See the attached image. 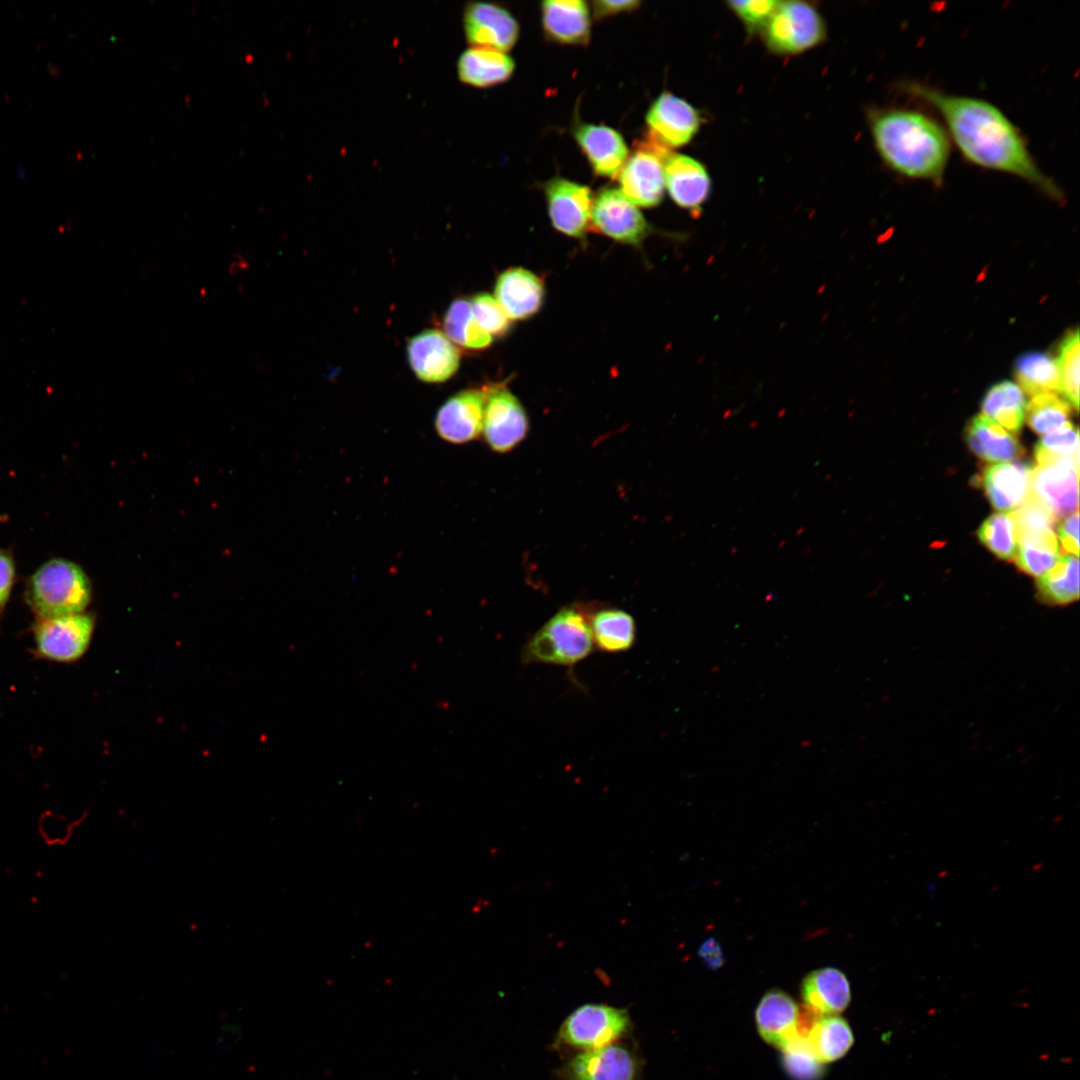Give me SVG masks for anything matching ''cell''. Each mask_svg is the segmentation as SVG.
Instances as JSON below:
<instances>
[{
    "label": "cell",
    "mask_w": 1080,
    "mask_h": 1080,
    "mask_svg": "<svg viewBox=\"0 0 1080 1080\" xmlns=\"http://www.w3.org/2000/svg\"><path fill=\"white\" fill-rule=\"evenodd\" d=\"M1079 459H1054L1032 471L1031 494L1058 519L1078 511Z\"/></svg>",
    "instance_id": "cell-13"
},
{
    "label": "cell",
    "mask_w": 1080,
    "mask_h": 1080,
    "mask_svg": "<svg viewBox=\"0 0 1080 1080\" xmlns=\"http://www.w3.org/2000/svg\"><path fill=\"white\" fill-rule=\"evenodd\" d=\"M698 953L704 963L711 969L720 968L725 961L722 948L714 938L704 941Z\"/></svg>",
    "instance_id": "cell-45"
},
{
    "label": "cell",
    "mask_w": 1080,
    "mask_h": 1080,
    "mask_svg": "<svg viewBox=\"0 0 1080 1080\" xmlns=\"http://www.w3.org/2000/svg\"><path fill=\"white\" fill-rule=\"evenodd\" d=\"M1026 401L1022 389L1010 381L992 386L985 394L982 415L1007 431L1017 432L1025 418Z\"/></svg>",
    "instance_id": "cell-29"
},
{
    "label": "cell",
    "mask_w": 1080,
    "mask_h": 1080,
    "mask_svg": "<svg viewBox=\"0 0 1080 1080\" xmlns=\"http://www.w3.org/2000/svg\"><path fill=\"white\" fill-rule=\"evenodd\" d=\"M762 33L769 51L790 56L822 43L827 30L823 17L812 4L780 1Z\"/></svg>",
    "instance_id": "cell-5"
},
{
    "label": "cell",
    "mask_w": 1080,
    "mask_h": 1080,
    "mask_svg": "<svg viewBox=\"0 0 1080 1080\" xmlns=\"http://www.w3.org/2000/svg\"><path fill=\"white\" fill-rule=\"evenodd\" d=\"M1041 601L1051 605H1066L1079 598V561L1073 555L1060 556L1057 562L1037 580Z\"/></svg>",
    "instance_id": "cell-30"
},
{
    "label": "cell",
    "mask_w": 1080,
    "mask_h": 1080,
    "mask_svg": "<svg viewBox=\"0 0 1080 1080\" xmlns=\"http://www.w3.org/2000/svg\"><path fill=\"white\" fill-rule=\"evenodd\" d=\"M970 450L987 462H1006L1022 453L1018 439L1002 426L983 415L973 417L966 428Z\"/></svg>",
    "instance_id": "cell-26"
},
{
    "label": "cell",
    "mask_w": 1080,
    "mask_h": 1080,
    "mask_svg": "<svg viewBox=\"0 0 1080 1080\" xmlns=\"http://www.w3.org/2000/svg\"><path fill=\"white\" fill-rule=\"evenodd\" d=\"M1033 468L1022 462H1000L983 469L977 482L993 507L1012 512L1030 495Z\"/></svg>",
    "instance_id": "cell-20"
},
{
    "label": "cell",
    "mask_w": 1080,
    "mask_h": 1080,
    "mask_svg": "<svg viewBox=\"0 0 1080 1080\" xmlns=\"http://www.w3.org/2000/svg\"><path fill=\"white\" fill-rule=\"evenodd\" d=\"M1059 548L1054 531L1018 536L1015 564L1024 573L1039 577L1059 559Z\"/></svg>",
    "instance_id": "cell-32"
},
{
    "label": "cell",
    "mask_w": 1080,
    "mask_h": 1080,
    "mask_svg": "<svg viewBox=\"0 0 1080 1080\" xmlns=\"http://www.w3.org/2000/svg\"><path fill=\"white\" fill-rule=\"evenodd\" d=\"M470 304L477 323L489 335L502 336L509 330L510 319L495 297L479 293L472 298Z\"/></svg>",
    "instance_id": "cell-40"
},
{
    "label": "cell",
    "mask_w": 1080,
    "mask_h": 1080,
    "mask_svg": "<svg viewBox=\"0 0 1080 1080\" xmlns=\"http://www.w3.org/2000/svg\"><path fill=\"white\" fill-rule=\"evenodd\" d=\"M641 2L637 0H597L592 2L593 14L597 20L616 15L622 12H630L637 9Z\"/></svg>",
    "instance_id": "cell-44"
},
{
    "label": "cell",
    "mask_w": 1080,
    "mask_h": 1080,
    "mask_svg": "<svg viewBox=\"0 0 1080 1080\" xmlns=\"http://www.w3.org/2000/svg\"><path fill=\"white\" fill-rule=\"evenodd\" d=\"M15 577L16 568L11 552L0 548V616L9 600Z\"/></svg>",
    "instance_id": "cell-42"
},
{
    "label": "cell",
    "mask_w": 1080,
    "mask_h": 1080,
    "mask_svg": "<svg viewBox=\"0 0 1080 1080\" xmlns=\"http://www.w3.org/2000/svg\"><path fill=\"white\" fill-rule=\"evenodd\" d=\"M515 70V62L507 53L480 47H470L457 61L459 80L475 88H487L507 81Z\"/></svg>",
    "instance_id": "cell-25"
},
{
    "label": "cell",
    "mask_w": 1080,
    "mask_h": 1080,
    "mask_svg": "<svg viewBox=\"0 0 1080 1080\" xmlns=\"http://www.w3.org/2000/svg\"><path fill=\"white\" fill-rule=\"evenodd\" d=\"M783 1066L792 1080H820L823 1064L811 1052L805 1038H796L782 1050Z\"/></svg>",
    "instance_id": "cell-38"
},
{
    "label": "cell",
    "mask_w": 1080,
    "mask_h": 1080,
    "mask_svg": "<svg viewBox=\"0 0 1080 1080\" xmlns=\"http://www.w3.org/2000/svg\"><path fill=\"white\" fill-rule=\"evenodd\" d=\"M780 1L744 0L728 1L727 5L740 19L747 33L754 35L763 32Z\"/></svg>",
    "instance_id": "cell-41"
},
{
    "label": "cell",
    "mask_w": 1080,
    "mask_h": 1080,
    "mask_svg": "<svg viewBox=\"0 0 1080 1080\" xmlns=\"http://www.w3.org/2000/svg\"><path fill=\"white\" fill-rule=\"evenodd\" d=\"M665 186L672 200L681 208L697 213L711 191V179L698 160L671 153L664 163Z\"/></svg>",
    "instance_id": "cell-19"
},
{
    "label": "cell",
    "mask_w": 1080,
    "mask_h": 1080,
    "mask_svg": "<svg viewBox=\"0 0 1080 1080\" xmlns=\"http://www.w3.org/2000/svg\"><path fill=\"white\" fill-rule=\"evenodd\" d=\"M463 27L471 47L506 53L519 37L515 17L506 8L491 2H469L463 13Z\"/></svg>",
    "instance_id": "cell-14"
},
{
    "label": "cell",
    "mask_w": 1080,
    "mask_h": 1080,
    "mask_svg": "<svg viewBox=\"0 0 1080 1080\" xmlns=\"http://www.w3.org/2000/svg\"><path fill=\"white\" fill-rule=\"evenodd\" d=\"M626 1009L606 1004H585L575 1009L562 1023L559 1040L583 1051L615 1043L630 1028Z\"/></svg>",
    "instance_id": "cell-6"
},
{
    "label": "cell",
    "mask_w": 1080,
    "mask_h": 1080,
    "mask_svg": "<svg viewBox=\"0 0 1080 1080\" xmlns=\"http://www.w3.org/2000/svg\"><path fill=\"white\" fill-rule=\"evenodd\" d=\"M543 298L542 280L525 268L507 269L497 278L495 299L510 320L533 316L542 306Z\"/></svg>",
    "instance_id": "cell-21"
},
{
    "label": "cell",
    "mask_w": 1080,
    "mask_h": 1080,
    "mask_svg": "<svg viewBox=\"0 0 1080 1080\" xmlns=\"http://www.w3.org/2000/svg\"><path fill=\"white\" fill-rule=\"evenodd\" d=\"M799 1006L786 992L772 989L761 998L755 1021L760 1036L782 1050L798 1037Z\"/></svg>",
    "instance_id": "cell-23"
},
{
    "label": "cell",
    "mask_w": 1080,
    "mask_h": 1080,
    "mask_svg": "<svg viewBox=\"0 0 1080 1080\" xmlns=\"http://www.w3.org/2000/svg\"><path fill=\"white\" fill-rule=\"evenodd\" d=\"M541 21L546 37L564 45H587L590 40V10L582 0L541 2Z\"/></svg>",
    "instance_id": "cell-22"
},
{
    "label": "cell",
    "mask_w": 1080,
    "mask_h": 1080,
    "mask_svg": "<svg viewBox=\"0 0 1080 1080\" xmlns=\"http://www.w3.org/2000/svg\"><path fill=\"white\" fill-rule=\"evenodd\" d=\"M1036 464L1050 459H1079L1078 429L1067 422L1062 427L1045 434L1034 450Z\"/></svg>",
    "instance_id": "cell-37"
},
{
    "label": "cell",
    "mask_w": 1080,
    "mask_h": 1080,
    "mask_svg": "<svg viewBox=\"0 0 1080 1080\" xmlns=\"http://www.w3.org/2000/svg\"><path fill=\"white\" fill-rule=\"evenodd\" d=\"M528 430L527 414L517 397L504 387L488 388L482 433L489 448L507 453L525 439Z\"/></svg>",
    "instance_id": "cell-9"
},
{
    "label": "cell",
    "mask_w": 1080,
    "mask_h": 1080,
    "mask_svg": "<svg viewBox=\"0 0 1080 1080\" xmlns=\"http://www.w3.org/2000/svg\"><path fill=\"white\" fill-rule=\"evenodd\" d=\"M803 1005L819 1016L839 1015L850 1004L851 987L846 975L834 967L811 971L800 987Z\"/></svg>",
    "instance_id": "cell-24"
},
{
    "label": "cell",
    "mask_w": 1080,
    "mask_h": 1080,
    "mask_svg": "<svg viewBox=\"0 0 1080 1080\" xmlns=\"http://www.w3.org/2000/svg\"><path fill=\"white\" fill-rule=\"evenodd\" d=\"M567 1080H636L637 1061L623 1045L610 1044L582 1051L563 1070Z\"/></svg>",
    "instance_id": "cell-17"
},
{
    "label": "cell",
    "mask_w": 1080,
    "mask_h": 1080,
    "mask_svg": "<svg viewBox=\"0 0 1080 1080\" xmlns=\"http://www.w3.org/2000/svg\"><path fill=\"white\" fill-rule=\"evenodd\" d=\"M573 136L595 175L610 179L618 177L629 151L617 130L604 125L580 123L574 128Z\"/></svg>",
    "instance_id": "cell-18"
},
{
    "label": "cell",
    "mask_w": 1080,
    "mask_h": 1080,
    "mask_svg": "<svg viewBox=\"0 0 1080 1080\" xmlns=\"http://www.w3.org/2000/svg\"><path fill=\"white\" fill-rule=\"evenodd\" d=\"M670 150L648 138L626 160L618 179L620 191L635 206L652 208L663 198L664 163Z\"/></svg>",
    "instance_id": "cell-7"
},
{
    "label": "cell",
    "mask_w": 1080,
    "mask_h": 1080,
    "mask_svg": "<svg viewBox=\"0 0 1080 1080\" xmlns=\"http://www.w3.org/2000/svg\"><path fill=\"white\" fill-rule=\"evenodd\" d=\"M1070 405L1053 393L1033 396L1025 409L1027 423L1036 433L1047 434L1068 421Z\"/></svg>",
    "instance_id": "cell-35"
},
{
    "label": "cell",
    "mask_w": 1080,
    "mask_h": 1080,
    "mask_svg": "<svg viewBox=\"0 0 1080 1080\" xmlns=\"http://www.w3.org/2000/svg\"><path fill=\"white\" fill-rule=\"evenodd\" d=\"M544 193L553 227L569 237L584 238L591 222V189L566 178L554 177L545 183Z\"/></svg>",
    "instance_id": "cell-12"
},
{
    "label": "cell",
    "mask_w": 1080,
    "mask_h": 1080,
    "mask_svg": "<svg viewBox=\"0 0 1080 1080\" xmlns=\"http://www.w3.org/2000/svg\"><path fill=\"white\" fill-rule=\"evenodd\" d=\"M869 129L876 151L894 173L909 179L943 182L950 157V138L940 122L915 109L871 110Z\"/></svg>",
    "instance_id": "cell-2"
},
{
    "label": "cell",
    "mask_w": 1080,
    "mask_h": 1080,
    "mask_svg": "<svg viewBox=\"0 0 1080 1080\" xmlns=\"http://www.w3.org/2000/svg\"><path fill=\"white\" fill-rule=\"evenodd\" d=\"M591 221L609 238L629 245H639L651 227L631 201L618 188L600 190L593 199Z\"/></svg>",
    "instance_id": "cell-10"
},
{
    "label": "cell",
    "mask_w": 1080,
    "mask_h": 1080,
    "mask_svg": "<svg viewBox=\"0 0 1080 1080\" xmlns=\"http://www.w3.org/2000/svg\"><path fill=\"white\" fill-rule=\"evenodd\" d=\"M981 543L998 558L1014 559L1018 536L1012 512H998L990 515L977 531Z\"/></svg>",
    "instance_id": "cell-34"
},
{
    "label": "cell",
    "mask_w": 1080,
    "mask_h": 1080,
    "mask_svg": "<svg viewBox=\"0 0 1080 1080\" xmlns=\"http://www.w3.org/2000/svg\"><path fill=\"white\" fill-rule=\"evenodd\" d=\"M901 88L938 112L949 138L968 162L1017 177L1050 198H1063L1059 186L1036 163L1020 130L997 106L917 82Z\"/></svg>",
    "instance_id": "cell-1"
},
{
    "label": "cell",
    "mask_w": 1080,
    "mask_h": 1080,
    "mask_svg": "<svg viewBox=\"0 0 1080 1080\" xmlns=\"http://www.w3.org/2000/svg\"><path fill=\"white\" fill-rule=\"evenodd\" d=\"M407 355L416 377L426 383H441L459 368L457 347L440 330L427 329L408 340Z\"/></svg>",
    "instance_id": "cell-16"
},
{
    "label": "cell",
    "mask_w": 1080,
    "mask_h": 1080,
    "mask_svg": "<svg viewBox=\"0 0 1080 1080\" xmlns=\"http://www.w3.org/2000/svg\"><path fill=\"white\" fill-rule=\"evenodd\" d=\"M593 648L589 616L580 608L565 607L528 640L522 661L568 666L586 658Z\"/></svg>",
    "instance_id": "cell-4"
},
{
    "label": "cell",
    "mask_w": 1080,
    "mask_h": 1080,
    "mask_svg": "<svg viewBox=\"0 0 1080 1080\" xmlns=\"http://www.w3.org/2000/svg\"><path fill=\"white\" fill-rule=\"evenodd\" d=\"M645 120L648 138L669 150L691 142L702 123L699 112L690 103L666 91L653 101Z\"/></svg>",
    "instance_id": "cell-11"
},
{
    "label": "cell",
    "mask_w": 1080,
    "mask_h": 1080,
    "mask_svg": "<svg viewBox=\"0 0 1080 1080\" xmlns=\"http://www.w3.org/2000/svg\"><path fill=\"white\" fill-rule=\"evenodd\" d=\"M806 1040L816 1059L826 1064L842 1058L852 1047L854 1036L844 1018L831 1015L819 1017Z\"/></svg>",
    "instance_id": "cell-27"
},
{
    "label": "cell",
    "mask_w": 1080,
    "mask_h": 1080,
    "mask_svg": "<svg viewBox=\"0 0 1080 1080\" xmlns=\"http://www.w3.org/2000/svg\"><path fill=\"white\" fill-rule=\"evenodd\" d=\"M94 625V617L86 613L38 618L33 627L35 651L51 661H76L88 649Z\"/></svg>",
    "instance_id": "cell-8"
},
{
    "label": "cell",
    "mask_w": 1080,
    "mask_h": 1080,
    "mask_svg": "<svg viewBox=\"0 0 1080 1080\" xmlns=\"http://www.w3.org/2000/svg\"><path fill=\"white\" fill-rule=\"evenodd\" d=\"M1017 536L1053 531L1056 518L1050 510L1030 492L1028 498L1012 511Z\"/></svg>",
    "instance_id": "cell-39"
},
{
    "label": "cell",
    "mask_w": 1080,
    "mask_h": 1080,
    "mask_svg": "<svg viewBox=\"0 0 1080 1080\" xmlns=\"http://www.w3.org/2000/svg\"><path fill=\"white\" fill-rule=\"evenodd\" d=\"M1079 516L1078 511L1066 516L1058 528V535L1063 549L1078 557L1079 553Z\"/></svg>",
    "instance_id": "cell-43"
},
{
    "label": "cell",
    "mask_w": 1080,
    "mask_h": 1080,
    "mask_svg": "<svg viewBox=\"0 0 1080 1080\" xmlns=\"http://www.w3.org/2000/svg\"><path fill=\"white\" fill-rule=\"evenodd\" d=\"M1016 377L1029 395L1059 391L1060 377L1055 360L1041 352H1029L1021 355L1015 366Z\"/></svg>",
    "instance_id": "cell-33"
},
{
    "label": "cell",
    "mask_w": 1080,
    "mask_h": 1080,
    "mask_svg": "<svg viewBox=\"0 0 1080 1080\" xmlns=\"http://www.w3.org/2000/svg\"><path fill=\"white\" fill-rule=\"evenodd\" d=\"M487 394L488 389H467L446 400L434 422L439 437L452 444L477 439L483 431Z\"/></svg>",
    "instance_id": "cell-15"
},
{
    "label": "cell",
    "mask_w": 1080,
    "mask_h": 1080,
    "mask_svg": "<svg viewBox=\"0 0 1080 1080\" xmlns=\"http://www.w3.org/2000/svg\"><path fill=\"white\" fill-rule=\"evenodd\" d=\"M443 326L451 342L467 349H484L493 341V337L477 323L470 302L463 298L456 299L450 304L444 316Z\"/></svg>",
    "instance_id": "cell-31"
},
{
    "label": "cell",
    "mask_w": 1080,
    "mask_h": 1080,
    "mask_svg": "<svg viewBox=\"0 0 1080 1080\" xmlns=\"http://www.w3.org/2000/svg\"><path fill=\"white\" fill-rule=\"evenodd\" d=\"M91 583L76 563L54 558L29 578L25 600L40 619L83 613L91 600Z\"/></svg>",
    "instance_id": "cell-3"
},
{
    "label": "cell",
    "mask_w": 1080,
    "mask_h": 1080,
    "mask_svg": "<svg viewBox=\"0 0 1080 1080\" xmlns=\"http://www.w3.org/2000/svg\"><path fill=\"white\" fill-rule=\"evenodd\" d=\"M594 644L606 652L630 649L636 637L632 615L617 608H604L589 616Z\"/></svg>",
    "instance_id": "cell-28"
},
{
    "label": "cell",
    "mask_w": 1080,
    "mask_h": 1080,
    "mask_svg": "<svg viewBox=\"0 0 1080 1080\" xmlns=\"http://www.w3.org/2000/svg\"><path fill=\"white\" fill-rule=\"evenodd\" d=\"M241 1039V1030L237 1025L224 1024L217 1037V1046L222 1052L230 1051Z\"/></svg>",
    "instance_id": "cell-46"
},
{
    "label": "cell",
    "mask_w": 1080,
    "mask_h": 1080,
    "mask_svg": "<svg viewBox=\"0 0 1080 1080\" xmlns=\"http://www.w3.org/2000/svg\"><path fill=\"white\" fill-rule=\"evenodd\" d=\"M1079 332L1071 331L1059 346L1056 361L1060 377L1059 391L1075 409L1079 407Z\"/></svg>",
    "instance_id": "cell-36"
}]
</instances>
